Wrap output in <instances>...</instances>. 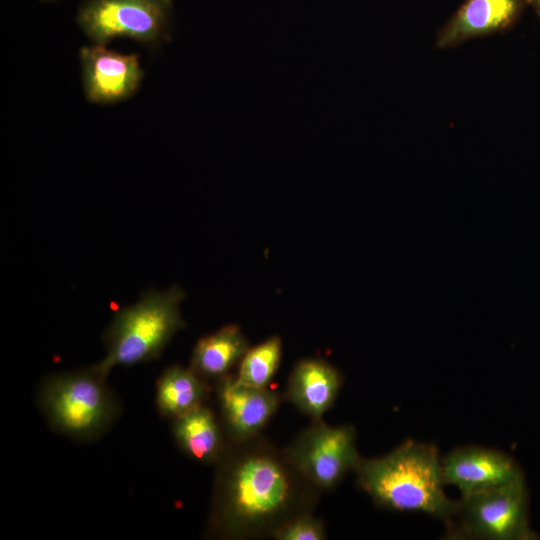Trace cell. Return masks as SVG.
<instances>
[{
    "label": "cell",
    "mask_w": 540,
    "mask_h": 540,
    "mask_svg": "<svg viewBox=\"0 0 540 540\" xmlns=\"http://www.w3.org/2000/svg\"><path fill=\"white\" fill-rule=\"evenodd\" d=\"M271 535L278 540H323V523L308 512L297 514L275 528Z\"/></svg>",
    "instance_id": "obj_17"
},
{
    "label": "cell",
    "mask_w": 540,
    "mask_h": 540,
    "mask_svg": "<svg viewBox=\"0 0 540 540\" xmlns=\"http://www.w3.org/2000/svg\"><path fill=\"white\" fill-rule=\"evenodd\" d=\"M282 351L279 336H272L249 347L238 364L236 379L249 386L266 388L280 366Z\"/></svg>",
    "instance_id": "obj_16"
},
{
    "label": "cell",
    "mask_w": 540,
    "mask_h": 540,
    "mask_svg": "<svg viewBox=\"0 0 540 540\" xmlns=\"http://www.w3.org/2000/svg\"><path fill=\"white\" fill-rule=\"evenodd\" d=\"M173 435L182 451L196 461L211 463L221 456L220 425L204 404L174 419Z\"/></svg>",
    "instance_id": "obj_14"
},
{
    "label": "cell",
    "mask_w": 540,
    "mask_h": 540,
    "mask_svg": "<svg viewBox=\"0 0 540 540\" xmlns=\"http://www.w3.org/2000/svg\"><path fill=\"white\" fill-rule=\"evenodd\" d=\"M38 400L53 429L82 440L105 432L119 411L107 377L94 365L45 378Z\"/></svg>",
    "instance_id": "obj_4"
},
{
    "label": "cell",
    "mask_w": 540,
    "mask_h": 540,
    "mask_svg": "<svg viewBox=\"0 0 540 540\" xmlns=\"http://www.w3.org/2000/svg\"><path fill=\"white\" fill-rule=\"evenodd\" d=\"M83 90L87 101L109 105L131 98L141 86L144 71L137 54H124L92 44L79 50Z\"/></svg>",
    "instance_id": "obj_8"
},
{
    "label": "cell",
    "mask_w": 540,
    "mask_h": 540,
    "mask_svg": "<svg viewBox=\"0 0 540 540\" xmlns=\"http://www.w3.org/2000/svg\"><path fill=\"white\" fill-rule=\"evenodd\" d=\"M461 530L484 540H534L528 521V490L524 476L506 485L462 496L458 501Z\"/></svg>",
    "instance_id": "obj_7"
},
{
    "label": "cell",
    "mask_w": 540,
    "mask_h": 540,
    "mask_svg": "<svg viewBox=\"0 0 540 540\" xmlns=\"http://www.w3.org/2000/svg\"><path fill=\"white\" fill-rule=\"evenodd\" d=\"M184 290L147 289L133 304L115 312L103 334L106 355L95 368L105 377L115 366H131L158 358L173 336L186 326L180 312Z\"/></svg>",
    "instance_id": "obj_3"
},
{
    "label": "cell",
    "mask_w": 540,
    "mask_h": 540,
    "mask_svg": "<svg viewBox=\"0 0 540 540\" xmlns=\"http://www.w3.org/2000/svg\"><path fill=\"white\" fill-rule=\"evenodd\" d=\"M172 0H84L76 23L93 43L129 38L155 46L169 36Z\"/></svg>",
    "instance_id": "obj_5"
},
{
    "label": "cell",
    "mask_w": 540,
    "mask_h": 540,
    "mask_svg": "<svg viewBox=\"0 0 540 540\" xmlns=\"http://www.w3.org/2000/svg\"><path fill=\"white\" fill-rule=\"evenodd\" d=\"M284 455L306 482L323 490L335 487L361 460L353 426H329L321 419L302 431Z\"/></svg>",
    "instance_id": "obj_6"
},
{
    "label": "cell",
    "mask_w": 540,
    "mask_h": 540,
    "mask_svg": "<svg viewBox=\"0 0 540 540\" xmlns=\"http://www.w3.org/2000/svg\"><path fill=\"white\" fill-rule=\"evenodd\" d=\"M355 472L360 488L384 508L446 521L456 514L458 501L444 492L442 459L433 445L406 441L382 457L361 458Z\"/></svg>",
    "instance_id": "obj_2"
},
{
    "label": "cell",
    "mask_w": 540,
    "mask_h": 540,
    "mask_svg": "<svg viewBox=\"0 0 540 540\" xmlns=\"http://www.w3.org/2000/svg\"><path fill=\"white\" fill-rule=\"evenodd\" d=\"M445 484L454 485L462 496L506 485L521 477L519 465L510 456L493 449L467 446L442 458Z\"/></svg>",
    "instance_id": "obj_10"
},
{
    "label": "cell",
    "mask_w": 540,
    "mask_h": 540,
    "mask_svg": "<svg viewBox=\"0 0 540 540\" xmlns=\"http://www.w3.org/2000/svg\"><path fill=\"white\" fill-rule=\"evenodd\" d=\"M342 386L341 373L319 358L298 361L289 376L285 397L314 420L332 407Z\"/></svg>",
    "instance_id": "obj_12"
},
{
    "label": "cell",
    "mask_w": 540,
    "mask_h": 540,
    "mask_svg": "<svg viewBox=\"0 0 540 540\" xmlns=\"http://www.w3.org/2000/svg\"><path fill=\"white\" fill-rule=\"evenodd\" d=\"M218 382V400L227 433L237 442L254 438L277 411L280 396L267 387L249 386L230 375Z\"/></svg>",
    "instance_id": "obj_11"
},
{
    "label": "cell",
    "mask_w": 540,
    "mask_h": 540,
    "mask_svg": "<svg viewBox=\"0 0 540 540\" xmlns=\"http://www.w3.org/2000/svg\"><path fill=\"white\" fill-rule=\"evenodd\" d=\"M529 5L533 7L536 14L540 17V0H529Z\"/></svg>",
    "instance_id": "obj_18"
},
{
    "label": "cell",
    "mask_w": 540,
    "mask_h": 540,
    "mask_svg": "<svg viewBox=\"0 0 540 540\" xmlns=\"http://www.w3.org/2000/svg\"><path fill=\"white\" fill-rule=\"evenodd\" d=\"M43 1H49V0H43Z\"/></svg>",
    "instance_id": "obj_19"
},
{
    "label": "cell",
    "mask_w": 540,
    "mask_h": 540,
    "mask_svg": "<svg viewBox=\"0 0 540 540\" xmlns=\"http://www.w3.org/2000/svg\"><path fill=\"white\" fill-rule=\"evenodd\" d=\"M206 395L205 379L191 367H168L156 385L157 409L173 420L203 405Z\"/></svg>",
    "instance_id": "obj_15"
},
{
    "label": "cell",
    "mask_w": 540,
    "mask_h": 540,
    "mask_svg": "<svg viewBox=\"0 0 540 540\" xmlns=\"http://www.w3.org/2000/svg\"><path fill=\"white\" fill-rule=\"evenodd\" d=\"M529 0H464L438 30L437 49L455 48L467 41L502 34L521 18Z\"/></svg>",
    "instance_id": "obj_9"
},
{
    "label": "cell",
    "mask_w": 540,
    "mask_h": 540,
    "mask_svg": "<svg viewBox=\"0 0 540 540\" xmlns=\"http://www.w3.org/2000/svg\"><path fill=\"white\" fill-rule=\"evenodd\" d=\"M249 341L237 324H228L200 338L193 348L190 367L204 379H221L237 366Z\"/></svg>",
    "instance_id": "obj_13"
},
{
    "label": "cell",
    "mask_w": 540,
    "mask_h": 540,
    "mask_svg": "<svg viewBox=\"0 0 540 540\" xmlns=\"http://www.w3.org/2000/svg\"><path fill=\"white\" fill-rule=\"evenodd\" d=\"M302 479L284 454L264 447L241 450L219 470L212 527L221 536L236 538L272 533L286 520L306 512L299 509L305 500Z\"/></svg>",
    "instance_id": "obj_1"
}]
</instances>
